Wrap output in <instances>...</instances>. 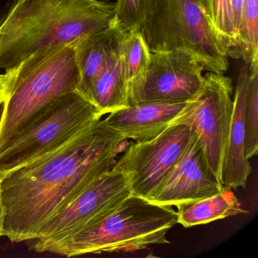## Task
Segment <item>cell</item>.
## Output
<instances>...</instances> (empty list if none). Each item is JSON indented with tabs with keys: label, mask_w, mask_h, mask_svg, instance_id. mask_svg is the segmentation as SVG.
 <instances>
[{
	"label": "cell",
	"mask_w": 258,
	"mask_h": 258,
	"mask_svg": "<svg viewBox=\"0 0 258 258\" xmlns=\"http://www.w3.org/2000/svg\"><path fill=\"white\" fill-rule=\"evenodd\" d=\"M249 78L248 66H242L238 74L233 99L229 141L223 170V185L244 188L251 173V166L244 155V102Z\"/></svg>",
	"instance_id": "13"
},
{
	"label": "cell",
	"mask_w": 258,
	"mask_h": 258,
	"mask_svg": "<svg viewBox=\"0 0 258 258\" xmlns=\"http://www.w3.org/2000/svg\"><path fill=\"white\" fill-rule=\"evenodd\" d=\"M207 16L220 43L229 54L236 40L231 0H208Z\"/></svg>",
	"instance_id": "20"
},
{
	"label": "cell",
	"mask_w": 258,
	"mask_h": 258,
	"mask_svg": "<svg viewBox=\"0 0 258 258\" xmlns=\"http://www.w3.org/2000/svg\"><path fill=\"white\" fill-rule=\"evenodd\" d=\"M124 34L111 26L104 31L86 36L76 42L80 71L78 92L88 100L95 79L120 49Z\"/></svg>",
	"instance_id": "14"
},
{
	"label": "cell",
	"mask_w": 258,
	"mask_h": 258,
	"mask_svg": "<svg viewBox=\"0 0 258 258\" xmlns=\"http://www.w3.org/2000/svg\"><path fill=\"white\" fill-rule=\"evenodd\" d=\"M187 102H145L130 105L108 114L107 124L126 140L149 141L162 134L174 121Z\"/></svg>",
	"instance_id": "12"
},
{
	"label": "cell",
	"mask_w": 258,
	"mask_h": 258,
	"mask_svg": "<svg viewBox=\"0 0 258 258\" xmlns=\"http://www.w3.org/2000/svg\"><path fill=\"white\" fill-rule=\"evenodd\" d=\"M114 7L101 0H13L0 16V69L110 28Z\"/></svg>",
	"instance_id": "2"
},
{
	"label": "cell",
	"mask_w": 258,
	"mask_h": 258,
	"mask_svg": "<svg viewBox=\"0 0 258 258\" xmlns=\"http://www.w3.org/2000/svg\"><path fill=\"white\" fill-rule=\"evenodd\" d=\"M232 93L230 78L224 74L209 72L205 75L199 93L187 102L172 123H183L192 130L208 167L222 185L233 110Z\"/></svg>",
	"instance_id": "7"
},
{
	"label": "cell",
	"mask_w": 258,
	"mask_h": 258,
	"mask_svg": "<svg viewBox=\"0 0 258 258\" xmlns=\"http://www.w3.org/2000/svg\"><path fill=\"white\" fill-rule=\"evenodd\" d=\"M149 0H117L111 26L126 33L140 31L144 25Z\"/></svg>",
	"instance_id": "21"
},
{
	"label": "cell",
	"mask_w": 258,
	"mask_h": 258,
	"mask_svg": "<svg viewBox=\"0 0 258 258\" xmlns=\"http://www.w3.org/2000/svg\"><path fill=\"white\" fill-rule=\"evenodd\" d=\"M140 32L152 52L184 49L192 54L205 70L227 72V51L199 0H149Z\"/></svg>",
	"instance_id": "5"
},
{
	"label": "cell",
	"mask_w": 258,
	"mask_h": 258,
	"mask_svg": "<svg viewBox=\"0 0 258 258\" xmlns=\"http://www.w3.org/2000/svg\"><path fill=\"white\" fill-rule=\"evenodd\" d=\"M203 71L197 58L184 49L152 52L144 80L129 94L130 105L188 102L203 86Z\"/></svg>",
	"instance_id": "10"
},
{
	"label": "cell",
	"mask_w": 258,
	"mask_h": 258,
	"mask_svg": "<svg viewBox=\"0 0 258 258\" xmlns=\"http://www.w3.org/2000/svg\"><path fill=\"white\" fill-rule=\"evenodd\" d=\"M228 55L244 60L249 70L258 69V0H244L236 41Z\"/></svg>",
	"instance_id": "17"
},
{
	"label": "cell",
	"mask_w": 258,
	"mask_h": 258,
	"mask_svg": "<svg viewBox=\"0 0 258 258\" xmlns=\"http://www.w3.org/2000/svg\"><path fill=\"white\" fill-rule=\"evenodd\" d=\"M223 187L208 167L194 133L188 147L149 201L176 207L214 196Z\"/></svg>",
	"instance_id": "11"
},
{
	"label": "cell",
	"mask_w": 258,
	"mask_h": 258,
	"mask_svg": "<svg viewBox=\"0 0 258 258\" xmlns=\"http://www.w3.org/2000/svg\"><path fill=\"white\" fill-rule=\"evenodd\" d=\"M102 117L95 105L78 91L57 99L0 149V180L10 172L61 147Z\"/></svg>",
	"instance_id": "6"
},
{
	"label": "cell",
	"mask_w": 258,
	"mask_h": 258,
	"mask_svg": "<svg viewBox=\"0 0 258 258\" xmlns=\"http://www.w3.org/2000/svg\"><path fill=\"white\" fill-rule=\"evenodd\" d=\"M89 101L95 105L102 116L129 106L121 43L117 53L111 57L95 79Z\"/></svg>",
	"instance_id": "15"
},
{
	"label": "cell",
	"mask_w": 258,
	"mask_h": 258,
	"mask_svg": "<svg viewBox=\"0 0 258 258\" xmlns=\"http://www.w3.org/2000/svg\"><path fill=\"white\" fill-rule=\"evenodd\" d=\"M199 1H200L201 4H202V7H204V9H205L207 13V8H208V0H199Z\"/></svg>",
	"instance_id": "25"
},
{
	"label": "cell",
	"mask_w": 258,
	"mask_h": 258,
	"mask_svg": "<svg viewBox=\"0 0 258 258\" xmlns=\"http://www.w3.org/2000/svg\"><path fill=\"white\" fill-rule=\"evenodd\" d=\"M131 194L126 175L111 167L42 226L32 250L39 253L49 252L57 244L106 215Z\"/></svg>",
	"instance_id": "8"
},
{
	"label": "cell",
	"mask_w": 258,
	"mask_h": 258,
	"mask_svg": "<svg viewBox=\"0 0 258 258\" xmlns=\"http://www.w3.org/2000/svg\"><path fill=\"white\" fill-rule=\"evenodd\" d=\"M76 42L42 49L6 71L9 90L0 126V149L25 131L48 105L78 91Z\"/></svg>",
	"instance_id": "3"
},
{
	"label": "cell",
	"mask_w": 258,
	"mask_h": 258,
	"mask_svg": "<svg viewBox=\"0 0 258 258\" xmlns=\"http://www.w3.org/2000/svg\"><path fill=\"white\" fill-rule=\"evenodd\" d=\"M176 208L177 223L185 228L207 224L220 219L247 213L241 208V202L232 188L226 186L217 194L178 205Z\"/></svg>",
	"instance_id": "16"
},
{
	"label": "cell",
	"mask_w": 258,
	"mask_h": 258,
	"mask_svg": "<svg viewBox=\"0 0 258 258\" xmlns=\"http://www.w3.org/2000/svg\"><path fill=\"white\" fill-rule=\"evenodd\" d=\"M194 135L186 124H172L152 140L131 143L112 167L127 176L131 193L150 200Z\"/></svg>",
	"instance_id": "9"
},
{
	"label": "cell",
	"mask_w": 258,
	"mask_h": 258,
	"mask_svg": "<svg viewBox=\"0 0 258 258\" xmlns=\"http://www.w3.org/2000/svg\"><path fill=\"white\" fill-rule=\"evenodd\" d=\"M121 49L129 95L144 80L152 52L140 31L126 33L122 39Z\"/></svg>",
	"instance_id": "18"
},
{
	"label": "cell",
	"mask_w": 258,
	"mask_h": 258,
	"mask_svg": "<svg viewBox=\"0 0 258 258\" xmlns=\"http://www.w3.org/2000/svg\"><path fill=\"white\" fill-rule=\"evenodd\" d=\"M9 90V78L7 73L0 74V100H6Z\"/></svg>",
	"instance_id": "22"
},
{
	"label": "cell",
	"mask_w": 258,
	"mask_h": 258,
	"mask_svg": "<svg viewBox=\"0 0 258 258\" xmlns=\"http://www.w3.org/2000/svg\"><path fill=\"white\" fill-rule=\"evenodd\" d=\"M127 140L98 119L61 147L6 175L0 180L2 236L12 242L35 239L49 219L111 170Z\"/></svg>",
	"instance_id": "1"
},
{
	"label": "cell",
	"mask_w": 258,
	"mask_h": 258,
	"mask_svg": "<svg viewBox=\"0 0 258 258\" xmlns=\"http://www.w3.org/2000/svg\"><path fill=\"white\" fill-rule=\"evenodd\" d=\"M244 155L247 160L258 151V69L249 70L244 102Z\"/></svg>",
	"instance_id": "19"
},
{
	"label": "cell",
	"mask_w": 258,
	"mask_h": 258,
	"mask_svg": "<svg viewBox=\"0 0 258 258\" xmlns=\"http://www.w3.org/2000/svg\"><path fill=\"white\" fill-rule=\"evenodd\" d=\"M4 209L3 205L2 196H1V188H0V237H2L3 223H4Z\"/></svg>",
	"instance_id": "23"
},
{
	"label": "cell",
	"mask_w": 258,
	"mask_h": 258,
	"mask_svg": "<svg viewBox=\"0 0 258 258\" xmlns=\"http://www.w3.org/2000/svg\"><path fill=\"white\" fill-rule=\"evenodd\" d=\"M6 100H0V126L4 118V111H5Z\"/></svg>",
	"instance_id": "24"
},
{
	"label": "cell",
	"mask_w": 258,
	"mask_h": 258,
	"mask_svg": "<svg viewBox=\"0 0 258 258\" xmlns=\"http://www.w3.org/2000/svg\"><path fill=\"white\" fill-rule=\"evenodd\" d=\"M177 223L173 207L131 194L112 211L49 252L68 257L84 254L132 253L169 244L167 232Z\"/></svg>",
	"instance_id": "4"
}]
</instances>
